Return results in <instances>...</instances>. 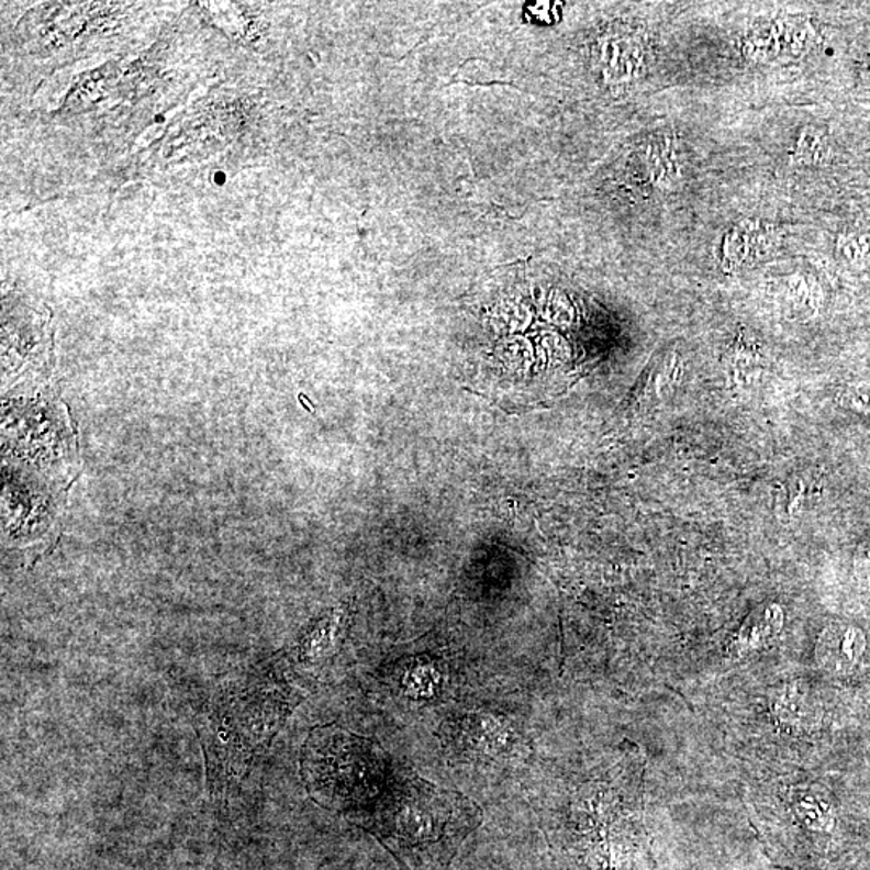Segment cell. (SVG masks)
Masks as SVG:
<instances>
[{
  "mask_svg": "<svg viewBox=\"0 0 870 870\" xmlns=\"http://www.w3.org/2000/svg\"><path fill=\"white\" fill-rule=\"evenodd\" d=\"M302 683L285 652L217 683L193 721L212 795L239 789L254 759L305 696Z\"/></svg>",
  "mask_w": 870,
  "mask_h": 870,
  "instance_id": "1",
  "label": "cell"
},
{
  "mask_svg": "<svg viewBox=\"0 0 870 870\" xmlns=\"http://www.w3.org/2000/svg\"><path fill=\"white\" fill-rule=\"evenodd\" d=\"M355 822L375 835L403 870H444L481 825L482 811L461 793L395 772Z\"/></svg>",
  "mask_w": 870,
  "mask_h": 870,
  "instance_id": "2",
  "label": "cell"
},
{
  "mask_svg": "<svg viewBox=\"0 0 870 870\" xmlns=\"http://www.w3.org/2000/svg\"><path fill=\"white\" fill-rule=\"evenodd\" d=\"M632 780L624 761L580 789L561 834L569 870H650Z\"/></svg>",
  "mask_w": 870,
  "mask_h": 870,
  "instance_id": "3",
  "label": "cell"
},
{
  "mask_svg": "<svg viewBox=\"0 0 870 870\" xmlns=\"http://www.w3.org/2000/svg\"><path fill=\"white\" fill-rule=\"evenodd\" d=\"M300 772L314 803L354 821L395 776L384 749L336 724L310 732L300 755Z\"/></svg>",
  "mask_w": 870,
  "mask_h": 870,
  "instance_id": "4",
  "label": "cell"
},
{
  "mask_svg": "<svg viewBox=\"0 0 870 870\" xmlns=\"http://www.w3.org/2000/svg\"><path fill=\"white\" fill-rule=\"evenodd\" d=\"M345 628L344 611H331L326 617L317 621L316 624L302 638L292 650L285 652L290 665L299 671L303 669H314L321 662L330 659L337 651L342 632Z\"/></svg>",
  "mask_w": 870,
  "mask_h": 870,
  "instance_id": "5",
  "label": "cell"
},
{
  "mask_svg": "<svg viewBox=\"0 0 870 870\" xmlns=\"http://www.w3.org/2000/svg\"><path fill=\"white\" fill-rule=\"evenodd\" d=\"M866 638L861 628L851 624H832L822 632L817 644V659L825 669L848 672L865 651Z\"/></svg>",
  "mask_w": 870,
  "mask_h": 870,
  "instance_id": "6",
  "label": "cell"
},
{
  "mask_svg": "<svg viewBox=\"0 0 870 870\" xmlns=\"http://www.w3.org/2000/svg\"><path fill=\"white\" fill-rule=\"evenodd\" d=\"M755 40L751 41V48L755 52H761L762 57H768L769 54L777 55L780 52H792L793 48L804 46L810 40V33H813L810 24L797 22H776L771 26L762 27V30L752 31Z\"/></svg>",
  "mask_w": 870,
  "mask_h": 870,
  "instance_id": "7",
  "label": "cell"
},
{
  "mask_svg": "<svg viewBox=\"0 0 870 870\" xmlns=\"http://www.w3.org/2000/svg\"><path fill=\"white\" fill-rule=\"evenodd\" d=\"M682 362L674 352L662 355L648 366L644 382L632 393V400L637 403L658 402L662 397L669 395L680 379Z\"/></svg>",
  "mask_w": 870,
  "mask_h": 870,
  "instance_id": "8",
  "label": "cell"
},
{
  "mask_svg": "<svg viewBox=\"0 0 870 870\" xmlns=\"http://www.w3.org/2000/svg\"><path fill=\"white\" fill-rule=\"evenodd\" d=\"M783 626V613L777 604H766L749 614L737 634L735 645L741 651L758 650L771 644Z\"/></svg>",
  "mask_w": 870,
  "mask_h": 870,
  "instance_id": "9",
  "label": "cell"
},
{
  "mask_svg": "<svg viewBox=\"0 0 870 870\" xmlns=\"http://www.w3.org/2000/svg\"><path fill=\"white\" fill-rule=\"evenodd\" d=\"M828 144L824 131L807 127L801 133L795 147V158L800 164H821L827 158Z\"/></svg>",
  "mask_w": 870,
  "mask_h": 870,
  "instance_id": "10",
  "label": "cell"
},
{
  "mask_svg": "<svg viewBox=\"0 0 870 870\" xmlns=\"http://www.w3.org/2000/svg\"><path fill=\"white\" fill-rule=\"evenodd\" d=\"M838 250L851 261H865L870 257V234H861V236H846L841 237L838 244Z\"/></svg>",
  "mask_w": 870,
  "mask_h": 870,
  "instance_id": "11",
  "label": "cell"
},
{
  "mask_svg": "<svg viewBox=\"0 0 870 870\" xmlns=\"http://www.w3.org/2000/svg\"><path fill=\"white\" fill-rule=\"evenodd\" d=\"M840 402L848 409L859 411L862 414H870V386H852L848 387L841 393Z\"/></svg>",
  "mask_w": 870,
  "mask_h": 870,
  "instance_id": "12",
  "label": "cell"
},
{
  "mask_svg": "<svg viewBox=\"0 0 870 870\" xmlns=\"http://www.w3.org/2000/svg\"><path fill=\"white\" fill-rule=\"evenodd\" d=\"M856 569H858L859 578L870 582V540L859 548L858 558H856Z\"/></svg>",
  "mask_w": 870,
  "mask_h": 870,
  "instance_id": "13",
  "label": "cell"
},
{
  "mask_svg": "<svg viewBox=\"0 0 870 870\" xmlns=\"http://www.w3.org/2000/svg\"><path fill=\"white\" fill-rule=\"evenodd\" d=\"M862 75H865V78L870 79V52L866 55L865 65H862Z\"/></svg>",
  "mask_w": 870,
  "mask_h": 870,
  "instance_id": "14",
  "label": "cell"
}]
</instances>
